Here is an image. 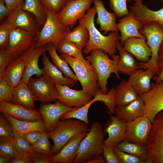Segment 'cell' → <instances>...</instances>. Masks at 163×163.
I'll return each mask as SVG.
<instances>
[{
  "label": "cell",
  "mask_w": 163,
  "mask_h": 163,
  "mask_svg": "<svg viewBox=\"0 0 163 163\" xmlns=\"http://www.w3.org/2000/svg\"><path fill=\"white\" fill-rule=\"evenodd\" d=\"M96 13L94 6L88 10L85 15L78 21V23L87 27L89 33V40L83 49V53L88 55L92 51L99 49L112 57L116 53V43L119 40L120 35L119 33L114 31L109 32L106 36L102 34L95 25L94 18Z\"/></svg>",
  "instance_id": "6da1fadb"
},
{
  "label": "cell",
  "mask_w": 163,
  "mask_h": 163,
  "mask_svg": "<svg viewBox=\"0 0 163 163\" xmlns=\"http://www.w3.org/2000/svg\"><path fill=\"white\" fill-rule=\"evenodd\" d=\"M107 54L103 50L97 49L92 51L85 57L94 68L97 76L98 86L104 94L107 91V80L112 73L114 74L117 79L120 78L118 71L119 55L114 54L111 59Z\"/></svg>",
  "instance_id": "7a4b0ae2"
},
{
  "label": "cell",
  "mask_w": 163,
  "mask_h": 163,
  "mask_svg": "<svg viewBox=\"0 0 163 163\" xmlns=\"http://www.w3.org/2000/svg\"><path fill=\"white\" fill-rule=\"evenodd\" d=\"M105 134L101 123H91V129L82 140L78 146L73 163H85L102 154Z\"/></svg>",
  "instance_id": "3957f363"
},
{
  "label": "cell",
  "mask_w": 163,
  "mask_h": 163,
  "mask_svg": "<svg viewBox=\"0 0 163 163\" xmlns=\"http://www.w3.org/2000/svg\"><path fill=\"white\" fill-rule=\"evenodd\" d=\"M60 56L72 68L82 89L94 97L99 87L97 73L91 63L87 60L84 61L65 54L61 53Z\"/></svg>",
  "instance_id": "277c9868"
},
{
  "label": "cell",
  "mask_w": 163,
  "mask_h": 163,
  "mask_svg": "<svg viewBox=\"0 0 163 163\" xmlns=\"http://www.w3.org/2000/svg\"><path fill=\"white\" fill-rule=\"evenodd\" d=\"M89 130L88 125L79 120L72 118L61 120L54 130L47 133L48 137L53 142V155L59 152L73 137Z\"/></svg>",
  "instance_id": "5b68a950"
},
{
  "label": "cell",
  "mask_w": 163,
  "mask_h": 163,
  "mask_svg": "<svg viewBox=\"0 0 163 163\" xmlns=\"http://www.w3.org/2000/svg\"><path fill=\"white\" fill-rule=\"evenodd\" d=\"M45 10L46 14V20L41 30L36 35V45L40 46L50 43L57 50L60 42L71 31L69 27L60 23L56 14Z\"/></svg>",
  "instance_id": "8992f818"
},
{
  "label": "cell",
  "mask_w": 163,
  "mask_h": 163,
  "mask_svg": "<svg viewBox=\"0 0 163 163\" xmlns=\"http://www.w3.org/2000/svg\"><path fill=\"white\" fill-rule=\"evenodd\" d=\"M139 31L146 38V43L152 52L149 60L144 63V69H149L158 75L160 72L157 62L159 58V49L163 40V29L156 22L152 21L143 25Z\"/></svg>",
  "instance_id": "52a82bcc"
},
{
  "label": "cell",
  "mask_w": 163,
  "mask_h": 163,
  "mask_svg": "<svg viewBox=\"0 0 163 163\" xmlns=\"http://www.w3.org/2000/svg\"><path fill=\"white\" fill-rule=\"evenodd\" d=\"M147 147V163H163V110L155 117Z\"/></svg>",
  "instance_id": "ba28073f"
},
{
  "label": "cell",
  "mask_w": 163,
  "mask_h": 163,
  "mask_svg": "<svg viewBox=\"0 0 163 163\" xmlns=\"http://www.w3.org/2000/svg\"><path fill=\"white\" fill-rule=\"evenodd\" d=\"M93 2V0H69L63 8L56 15L62 24L72 28L90 8Z\"/></svg>",
  "instance_id": "9c48e42d"
},
{
  "label": "cell",
  "mask_w": 163,
  "mask_h": 163,
  "mask_svg": "<svg viewBox=\"0 0 163 163\" xmlns=\"http://www.w3.org/2000/svg\"><path fill=\"white\" fill-rule=\"evenodd\" d=\"M27 84L36 101L46 104L57 100L58 94L56 84L46 75L37 78L31 77Z\"/></svg>",
  "instance_id": "30bf717a"
},
{
  "label": "cell",
  "mask_w": 163,
  "mask_h": 163,
  "mask_svg": "<svg viewBox=\"0 0 163 163\" xmlns=\"http://www.w3.org/2000/svg\"><path fill=\"white\" fill-rule=\"evenodd\" d=\"M47 51V45L40 46L36 44L27 50L23 52L20 57L24 61L25 70L21 82L27 84L33 75L40 77L44 74L43 68L38 66L40 57Z\"/></svg>",
  "instance_id": "8fae6325"
},
{
  "label": "cell",
  "mask_w": 163,
  "mask_h": 163,
  "mask_svg": "<svg viewBox=\"0 0 163 163\" xmlns=\"http://www.w3.org/2000/svg\"><path fill=\"white\" fill-rule=\"evenodd\" d=\"M151 84L150 90L140 96L144 104V116L152 123L156 115L163 110V81Z\"/></svg>",
  "instance_id": "7c38bea8"
},
{
  "label": "cell",
  "mask_w": 163,
  "mask_h": 163,
  "mask_svg": "<svg viewBox=\"0 0 163 163\" xmlns=\"http://www.w3.org/2000/svg\"><path fill=\"white\" fill-rule=\"evenodd\" d=\"M152 126V122L148 117L143 115L137 117L127 123L124 140L147 146Z\"/></svg>",
  "instance_id": "4fadbf2b"
},
{
  "label": "cell",
  "mask_w": 163,
  "mask_h": 163,
  "mask_svg": "<svg viewBox=\"0 0 163 163\" xmlns=\"http://www.w3.org/2000/svg\"><path fill=\"white\" fill-rule=\"evenodd\" d=\"M37 34L16 28L11 32L7 49L16 58L36 44Z\"/></svg>",
  "instance_id": "5bb4252c"
},
{
  "label": "cell",
  "mask_w": 163,
  "mask_h": 163,
  "mask_svg": "<svg viewBox=\"0 0 163 163\" xmlns=\"http://www.w3.org/2000/svg\"><path fill=\"white\" fill-rule=\"evenodd\" d=\"M78 108L67 106L58 101L53 103L41 105L39 111L45 125L47 133L54 130L60 120L61 117L66 113Z\"/></svg>",
  "instance_id": "9a60e30c"
},
{
  "label": "cell",
  "mask_w": 163,
  "mask_h": 163,
  "mask_svg": "<svg viewBox=\"0 0 163 163\" xmlns=\"http://www.w3.org/2000/svg\"><path fill=\"white\" fill-rule=\"evenodd\" d=\"M56 86L58 94L57 101L67 106L79 108L92 99V96L82 89L77 90L67 85Z\"/></svg>",
  "instance_id": "2e32d148"
},
{
  "label": "cell",
  "mask_w": 163,
  "mask_h": 163,
  "mask_svg": "<svg viewBox=\"0 0 163 163\" xmlns=\"http://www.w3.org/2000/svg\"><path fill=\"white\" fill-rule=\"evenodd\" d=\"M6 21L15 28H19L37 34L39 31L40 26L34 16L24 10L22 7H18L11 11Z\"/></svg>",
  "instance_id": "e0dca14e"
},
{
  "label": "cell",
  "mask_w": 163,
  "mask_h": 163,
  "mask_svg": "<svg viewBox=\"0 0 163 163\" xmlns=\"http://www.w3.org/2000/svg\"><path fill=\"white\" fill-rule=\"evenodd\" d=\"M108 113L109 119L104 125V131L105 134H108V136L104 140V145L115 146L124 140L127 123Z\"/></svg>",
  "instance_id": "ac0fdd59"
},
{
  "label": "cell",
  "mask_w": 163,
  "mask_h": 163,
  "mask_svg": "<svg viewBox=\"0 0 163 163\" xmlns=\"http://www.w3.org/2000/svg\"><path fill=\"white\" fill-rule=\"evenodd\" d=\"M88 131L82 132L73 137L59 152L49 157L50 163H73L79 143Z\"/></svg>",
  "instance_id": "d6986e66"
},
{
  "label": "cell",
  "mask_w": 163,
  "mask_h": 163,
  "mask_svg": "<svg viewBox=\"0 0 163 163\" xmlns=\"http://www.w3.org/2000/svg\"><path fill=\"white\" fill-rule=\"evenodd\" d=\"M0 111L20 120L34 121L43 120L39 112L16 104L5 101H0Z\"/></svg>",
  "instance_id": "ffe728a7"
},
{
  "label": "cell",
  "mask_w": 163,
  "mask_h": 163,
  "mask_svg": "<svg viewBox=\"0 0 163 163\" xmlns=\"http://www.w3.org/2000/svg\"><path fill=\"white\" fill-rule=\"evenodd\" d=\"M129 10L142 25L154 21L163 29V8L154 11L150 9L142 2H135L130 7Z\"/></svg>",
  "instance_id": "44dd1931"
},
{
  "label": "cell",
  "mask_w": 163,
  "mask_h": 163,
  "mask_svg": "<svg viewBox=\"0 0 163 163\" xmlns=\"http://www.w3.org/2000/svg\"><path fill=\"white\" fill-rule=\"evenodd\" d=\"M123 48L129 53L139 61L146 63L149 60L152 54L150 48L146 43V38L144 36L131 37L124 43Z\"/></svg>",
  "instance_id": "7402d4cb"
},
{
  "label": "cell",
  "mask_w": 163,
  "mask_h": 163,
  "mask_svg": "<svg viewBox=\"0 0 163 163\" xmlns=\"http://www.w3.org/2000/svg\"><path fill=\"white\" fill-rule=\"evenodd\" d=\"M142 24L129 11L128 14L118 20L116 27L120 33V42L123 46L124 42L128 38L142 36L139 32Z\"/></svg>",
  "instance_id": "603a6c76"
},
{
  "label": "cell",
  "mask_w": 163,
  "mask_h": 163,
  "mask_svg": "<svg viewBox=\"0 0 163 163\" xmlns=\"http://www.w3.org/2000/svg\"><path fill=\"white\" fill-rule=\"evenodd\" d=\"M93 2L97 14L96 23L100 25L99 31H103L105 35L112 31L119 33L116 27L117 17L114 14L106 9L101 0H93Z\"/></svg>",
  "instance_id": "cb8c5ba5"
},
{
  "label": "cell",
  "mask_w": 163,
  "mask_h": 163,
  "mask_svg": "<svg viewBox=\"0 0 163 163\" xmlns=\"http://www.w3.org/2000/svg\"><path fill=\"white\" fill-rule=\"evenodd\" d=\"M120 59L118 62V71L124 75H131L139 69H144V62L139 61L132 54L125 50L118 41L116 43Z\"/></svg>",
  "instance_id": "d4e9b609"
},
{
  "label": "cell",
  "mask_w": 163,
  "mask_h": 163,
  "mask_svg": "<svg viewBox=\"0 0 163 163\" xmlns=\"http://www.w3.org/2000/svg\"><path fill=\"white\" fill-rule=\"evenodd\" d=\"M144 107L140 95L132 102L125 105L116 106L115 113L116 117L127 123L137 117L144 115Z\"/></svg>",
  "instance_id": "484cf974"
},
{
  "label": "cell",
  "mask_w": 163,
  "mask_h": 163,
  "mask_svg": "<svg viewBox=\"0 0 163 163\" xmlns=\"http://www.w3.org/2000/svg\"><path fill=\"white\" fill-rule=\"evenodd\" d=\"M139 69L129 76L128 81L139 95H141L149 91L151 87V80L156 75L149 69Z\"/></svg>",
  "instance_id": "4316f807"
},
{
  "label": "cell",
  "mask_w": 163,
  "mask_h": 163,
  "mask_svg": "<svg viewBox=\"0 0 163 163\" xmlns=\"http://www.w3.org/2000/svg\"><path fill=\"white\" fill-rule=\"evenodd\" d=\"M3 113L12 125L14 135H23L25 133L33 131H39L43 133L46 132L43 120L34 121L22 120L6 113Z\"/></svg>",
  "instance_id": "83f0119b"
},
{
  "label": "cell",
  "mask_w": 163,
  "mask_h": 163,
  "mask_svg": "<svg viewBox=\"0 0 163 163\" xmlns=\"http://www.w3.org/2000/svg\"><path fill=\"white\" fill-rule=\"evenodd\" d=\"M42 60L44 75L55 84L74 86L76 82L63 76V73L51 63L45 52L42 55Z\"/></svg>",
  "instance_id": "f1b7e54d"
},
{
  "label": "cell",
  "mask_w": 163,
  "mask_h": 163,
  "mask_svg": "<svg viewBox=\"0 0 163 163\" xmlns=\"http://www.w3.org/2000/svg\"><path fill=\"white\" fill-rule=\"evenodd\" d=\"M25 64L19 57L6 67L1 78L11 86L15 88L21 82L25 70Z\"/></svg>",
  "instance_id": "f546056e"
},
{
  "label": "cell",
  "mask_w": 163,
  "mask_h": 163,
  "mask_svg": "<svg viewBox=\"0 0 163 163\" xmlns=\"http://www.w3.org/2000/svg\"><path fill=\"white\" fill-rule=\"evenodd\" d=\"M34 96L27 84L21 82L14 88L11 102L30 109H34Z\"/></svg>",
  "instance_id": "4dcf8cb0"
},
{
  "label": "cell",
  "mask_w": 163,
  "mask_h": 163,
  "mask_svg": "<svg viewBox=\"0 0 163 163\" xmlns=\"http://www.w3.org/2000/svg\"><path fill=\"white\" fill-rule=\"evenodd\" d=\"M115 89L116 106L128 104L135 100L138 95L129 82L123 79L121 80Z\"/></svg>",
  "instance_id": "1f68e13d"
},
{
  "label": "cell",
  "mask_w": 163,
  "mask_h": 163,
  "mask_svg": "<svg viewBox=\"0 0 163 163\" xmlns=\"http://www.w3.org/2000/svg\"><path fill=\"white\" fill-rule=\"evenodd\" d=\"M57 49L52 44H47V51L50 56L54 65L63 74L64 76L77 82L78 78L69 67L68 63L59 56Z\"/></svg>",
  "instance_id": "d6a6232c"
},
{
  "label": "cell",
  "mask_w": 163,
  "mask_h": 163,
  "mask_svg": "<svg viewBox=\"0 0 163 163\" xmlns=\"http://www.w3.org/2000/svg\"><path fill=\"white\" fill-rule=\"evenodd\" d=\"M116 146L121 151L135 156L147 163L148 151L146 145L124 140Z\"/></svg>",
  "instance_id": "836d02e7"
},
{
  "label": "cell",
  "mask_w": 163,
  "mask_h": 163,
  "mask_svg": "<svg viewBox=\"0 0 163 163\" xmlns=\"http://www.w3.org/2000/svg\"><path fill=\"white\" fill-rule=\"evenodd\" d=\"M64 38L74 43L82 50L85 47L88 41L89 32L85 26L78 23V25Z\"/></svg>",
  "instance_id": "e575fe53"
},
{
  "label": "cell",
  "mask_w": 163,
  "mask_h": 163,
  "mask_svg": "<svg viewBox=\"0 0 163 163\" xmlns=\"http://www.w3.org/2000/svg\"><path fill=\"white\" fill-rule=\"evenodd\" d=\"M22 9L32 14L40 27H43L46 20V14L40 0H24Z\"/></svg>",
  "instance_id": "d590c367"
},
{
  "label": "cell",
  "mask_w": 163,
  "mask_h": 163,
  "mask_svg": "<svg viewBox=\"0 0 163 163\" xmlns=\"http://www.w3.org/2000/svg\"><path fill=\"white\" fill-rule=\"evenodd\" d=\"M115 94L116 89L114 87H112L106 94L103 93L99 89L92 100L94 103L98 101L104 102L107 107V112L113 114L116 107L115 103Z\"/></svg>",
  "instance_id": "8d00e7d4"
},
{
  "label": "cell",
  "mask_w": 163,
  "mask_h": 163,
  "mask_svg": "<svg viewBox=\"0 0 163 163\" xmlns=\"http://www.w3.org/2000/svg\"><path fill=\"white\" fill-rule=\"evenodd\" d=\"M57 50L61 53L67 54L74 58L80 59L85 61L86 59L83 55V51L74 43L62 39L59 43Z\"/></svg>",
  "instance_id": "74e56055"
},
{
  "label": "cell",
  "mask_w": 163,
  "mask_h": 163,
  "mask_svg": "<svg viewBox=\"0 0 163 163\" xmlns=\"http://www.w3.org/2000/svg\"><path fill=\"white\" fill-rule=\"evenodd\" d=\"M93 103L94 102L92 100L89 103L80 107L66 113L61 117L60 120L75 118L84 122L88 126L89 124L88 112L90 107Z\"/></svg>",
  "instance_id": "f35d334b"
},
{
  "label": "cell",
  "mask_w": 163,
  "mask_h": 163,
  "mask_svg": "<svg viewBox=\"0 0 163 163\" xmlns=\"http://www.w3.org/2000/svg\"><path fill=\"white\" fill-rule=\"evenodd\" d=\"M49 138L46 132L43 133L42 135L39 140L33 145L31 146L34 151L41 153L49 157L52 156V147H51Z\"/></svg>",
  "instance_id": "ab89813d"
},
{
  "label": "cell",
  "mask_w": 163,
  "mask_h": 163,
  "mask_svg": "<svg viewBox=\"0 0 163 163\" xmlns=\"http://www.w3.org/2000/svg\"><path fill=\"white\" fill-rule=\"evenodd\" d=\"M1 113L0 115V141H11L14 137L12 126L4 114Z\"/></svg>",
  "instance_id": "60d3db41"
},
{
  "label": "cell",
  "mask_w": 163,
  "mask_h": 163,
  "mask_svg": "<svg viewBox=\"0 0 163 163\" xmlns=\"http://www.w3.org/2000/svg\"><path fill=\"white\" fill-rule=\"evenodd\" d=\"M11 141L18 154L29 153L34 151L23 135L14 134V139Z\"/></svg>",
  "instance_id": "b9f144b4"
},
{
  "label": "cell",
  "mask_w": 163,
  "mask_h": 163,
  "mask_svg": "<svg viewBox=\"0 0 163 163\" xmlns=\"http://www.w3.org/2000/svg\"><path fill=\"white\" fill-rule=\"evenodd\" d=\"M110 6L117 18H122L127 15L129 11L128 9L126 2L131 0H109Z\"/></svg>",
  "instance_id": "7bdbcfd3"
},
{
  "label": "cell",
  "mask_w": 163,
  "mask_h": 163,
  "mask_svg": "<svg viewBox=\"0 0 163 163\" xmlns=\"http://www.w3.org/2000/svg\"><path fill=\"white\" fill-rule=\"evenodd\" d=\"M44 9L56 14L63 8L69 0H40Z\"/></svg>",
  "instance_id": "ee69618b"
},
{
  "label": "cell",
  "mask_w": 163,
  "mask_h": 163,
  "mask_svg": "<svg viewBox=\"0 0 163 163\" xmlns=\"http://www.w3.org/2000/svg\"><path fill=\"white\" fill-rule=\"evenodd\" d=\"M14 28L11 24L6 21L0 25V50L7 49L10 34L11 31Z\"/></svg>",
  "instance_id": "f6af8a7d"
},
{
  "label": "cell",
  "mask_w": 163,
  "mask_h": 163,
  "mask_svg": "<svg viewBox=\"0 0 163 163\" xmlns=\"http://www.w3.org/2000/svg\"><path fill=\"white\" fill-rule=\"evenodd\" d=\"M14 88L10 85L2 78H0V101H12Z\"/></svg>",
  "instance_id": "bcb514c9"
},
{
  "label": "cell",
  "mask_w": 163,
  "mask_h": 163,
  "mask_svg": "<svg viewBox=\"0 0 163 163\" xmlns=\"http://www.w3.org/2000/svg\"><path fill=\"white\" fill-rule=\"evenodd\" d=\"M113 149L120 163H147L135 156L121 151L116 146H113Z\"/></svg>",
  "instance_id": "7dc6e473"
},
{
  "label": "cell",
  "mask_w": 163,
  "mask_h": 163,
  "mask_svg": "<svg viewBox=\"0 0 163 163\" xmlns=\"http://www.w3.org/2000/svg\"><path fill=\"white\" fill-rule=\"evenodd\" d=\"M15 59L7 49L0 50V78L2 77L6 67Z\"/></svg>",
  "instance_id": "c3c4849f"
},
{
  "label": "cell",
  "mask_w": 163,
  "mask_h": 163,
  "mask_svg": "<svg viewBox=\"0 0 163 163\" xmlns=\"http://www.w3.org/2000/svg\"><path fill=\"white\" fill-rule=\"evenodd\" d=\"M18 154L11 141H0V155L14 158Z\"/></svg>",
  "instance_id": "681fc988"
},
{
  "label": "cell",
  "mask_w": 163,
  "mask_h": 163,
  "mask_svg": "<svg viewBox=\"0 0 163 163\" xmlns=\"http://www.w3.org/2000/svg\"><path fill=\"white\" fill-rule=\"evenodd\" d=\"M102 154L107 163H120L114 152L113 146L104 145Z\"/></svg>",
  "instance_id": "f907efd6"
},
{
  "label": "cell",
  "mask_w": 163,
  "mask_h": 163,
  "mask_svg": "<svg viewBox=\"0 0 163 163\" xmlns=\"http://www.w3.org/2000/svg\"><path fill=\"white\" fill-rule=\"evenodd\" d=\"M42 134L43 133L39 131H33L25 133L23 136L26 141L32 146L39 140Z\"/></svg>",
  "instance_id": "816d5d0a"
},
{
  "label": "cell",
  "mask_w": 163,
  "mask_h": 163,
  "mask_svg": "<svg viewBox=\"0 0 163 163\" xmlns=\"http://www.w3.org/2000/svg\"><path fill=\"white\" fill-rule=\"evenodd\" d=\"M30 154L33 163H50L49 157L41 153L33 151Z\"/></svg>",
  "instance_id": "f5cc1de1"
},
{
  "label": "cell",
  "mask_w": 163,
  "mask_h": 163,
  "mask_svg": "<svg viewBox=\"0 0 163 163\" xmlns=\"http://www.w3.org/2000/svg\"><path fill=\"white\" fill-rule=\"evenodd\" d=\"M11 163H32L33 161L29 153L18 154L12 160Z\"/></svg>",
  "instance_id": "db71d44e"
},
{
  "label": "cell",
  "mask_w": 163,
  "mask_h": 163,
  "mask_svg": "<svg viewBox=\"0 0 163 163\" xmlns=\"http://www.w3.org/2000/svg\"><path fill=\"white\" fill-rule=\"evenodd\" d=\"M5 5L11 11L17 8L22 7L24 0H4Z\"/></svg>",
  "instance_id": "11a10c76"
},
{
  "label": "cell",
  "mask_w": 163,
  "mask_h": 163,
  "mask_svg": "<svg viewBox=\"0 0 163 163\" xmlns=\"http://www.w3.org/2000/svg\"><path fill=\"white\" fill-rule=\"evenodd\" d=\"M11 11L6 6L4 0H0V20L8 16Z\"/></svg>",
  "instance_id": "9f6ffc18"
},
{
  "label": "cell",
  "mask_w": 163,
  "mask_h": 163,
  "mask_svg": "<svg viewBox=\"0 0 163 163\" xmlns=\"http://www.w3.org/2000/svg\"><path fill=\"white\" fill-rule=\"evenodd\" d=\"M157 63L160 69V72L158 75H155L153 77V78L156 83H158L163 81V59L158 58Z\"/></svg>",
  "instance_id": "6f0895ef"
},
{
  "label": "cell",
  "mask_w": 163,
  "mask_h": 163,
  "mask_svg": "<svg viewBox=\"0 0 163 163\" xmlns=\"http://www.w3.org/2000/svg\"><path fill=\"white\" fill-rule=\"evenodd\" d=\"M107 163L104 157L101 155L95 157L85 161V163Z\"/></svg>",
  "instance_id": "680465c9"
},
{
  "label": "cell",
  "mask_w": 163,
  "mask_h": 163,
  "mask_svg": "<svg viewBox=\"0 0 163 163\" xmlns=\"http://www.w3.org/2000/svg\"><path fill=\"white\" fill-rule=\"evenodd\" d=\"M13 158L0 155V163H11Z\"/></svg>",
  "instance_id": "91938a15"
},
{
  "label": "cell",
  "mask_w": 163,
  "mask_h": 163,
  "mask_svg": "<svg viewBox=\"0 0 163 163\" xmlns=\"http://www.w3.org/2000/svg\"><path fill=\"white\" fill-rule=\"evenodd\" d=\"M159 58L163 59V40L158 50Z\"/></svg>",
  "instance_id": "94428289"
},
{
  "label": "cell",
  "mask_w": 163,
  "mask_h": 163,
  "mask_svg": "<svg viewBox=\"0 0 163 163\" xmlns=\"http://www.w3.org/2000/svg\"><path fill=\"white\" fill-rule=\"evenodd\" d=\"M135 2H142V0H133Z\"/></svg>",
  "instance_id": "6125c7cd"
},
{
  "label": "cell",
  "mask_w": 163,
  "mask_h": 163,
  "mask_svg": "<svg viewBox=\"0 0 163 163\" xmlns=\"http://www.w3.org/2000/svg\"><path fill=\"white\" fill-rule=\"evenodd\" d=\"M163 3V0H160Z\"/></svg>",
  "instance_id": "be15d7a7"
}]
</instances>
